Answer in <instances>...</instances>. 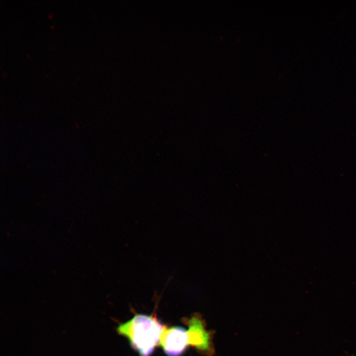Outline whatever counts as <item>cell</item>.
<instances>
[{
  "label": "cell",
  "mask_w": 356,
  "mask_h": 356,
  "mask_svg": "<svg viewBox=\"0 0 356 356\" xmlns=\"http://www.w3.org/2000/svg\"><path fill=\"white\" fill-rule=\"evenodd\" d=\"M166 326L155 314L139 313L119 324L116 331L128 339L139 356H150L159 346L161 336Z\"/></svg>",
  "instance_id": "cell-1"
},
{
  "label": "cell",
  "mask_w": 356,
  "mask_h": 356,
  "mask_svg": "<svg viewBox=\"0 0 356 356\" xmlns=\"http://www.w3.org/2000/svg\"><path fill=\"white\" fill-rule=\"evenodd\" d=\"M182 322L188 326L189 346L203 354L212 355L214 353L212 332L206 329L202 317L198 313H195L190 318H183Z\"/></svg>",
  "instance_id": "cell-2"
},
{
  "label": "cell",
  "mask_w": 356,
  "mask_h": 356,
  "mask_svg": "<svg viewBox=\"0 0 356 356\" xmlns=\"http://www.w3.org/2000/svg\"><path fill=\"white\" fill-rule=\"evenodd\" d=\"M189 346L187 330L178 326L166 327L159 346L168 356H181Z\"/></svg>",
  "instance_id": "cell-3"
}]
</instances>
